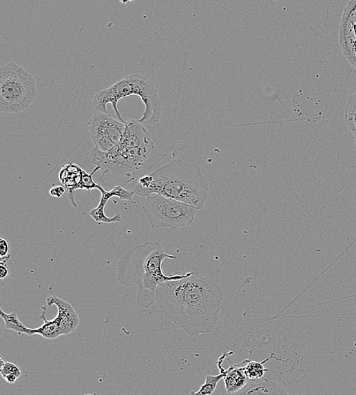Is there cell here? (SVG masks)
I'll return each instance as SVG.
<instances>
[{
	"instance_id": "obj_1",
	"label": "cell",
	"mask_w": 356,
	"mask_h": 395,
	"mask_svg": "<svg viewBox=\"0 0 356 395\" xmlns=\"http://www.w3.org/2000/svg\"><path fill=\"white\" fill-rule=\"evenodd\" d=\"M224 299L220 285L196 272L163 283L156 294L163 313L191 337L214 330Z\"/></svg>"
},
{
	"instance_id": "obj_2",
	"label": "cell",
	"mask_w": 356,
	"mask_h": 395,
	"mask_svg": "<svg viewBox=\"0 0 356 395\" xmlns=\"http://www.w3.org/2000/svg\"><path fill=\"white\" fill-rule=\"evenodd\" d=\"M154 149L150 132L138 121H130L126 123L121 143L108 152L93 148L91 161L102 170L103 188L113 190L134 181Z\"/></svg>"
},
{
	"instance_id": "obj_3",
	"label": "cell",
	"mask_w": 356,
	"mask_h": 395,
	"mask_svg": "<svg viewBox=\"0 0 356 395\" xmlns=\"http://www.w3.org/2000/svg\"><path fill=\"white\" fill-rule=\"evenodd\" d=\"M167 259H176L167 254L159 242H147L136 245L121 259L117 265V278L124 287L138 285L137 303L148 308L156 301L158 286L163 283L188 277L190 272L167 275L162 265Z\"/></svg>"
},
{
	"instance_id": "obj_4",
	"label": "cell",
	"mask_w": 356,
	"mask_h": 395,
	"mask_svg": "<svg viewBox=\"0 0 356 395\" xmlns=\"http://www.w3.org/2000/svg\"><path fill=\"white\" fill-rule=\"evenodd\" d=\"M133 191L145 198L157 194L194 207L199 211L209 198L210 186L199 167L176 159L140 178Z\"/></svg>"
},
{
	"instance_id": "obj_5",
	"label": "cell",
	"mask_w": 356,
	"mask_h": 395,
	"mask_svg": "<svg viewBox=\"0 0 356 395\" xmlns=\"http://www.w3.org/2000/svg\"><path fill=\"white\" fill-rule=\"evenodd\" d=\"M130 95L140 97L145 108L143 117L138 121L143 125H154L160 123L162 114V104L157 87L152 81L140 74H135L118 80L109 88L96 93L93 99L95 110L109 114L107 104H112L118 121L126 124L118 108L120 100Z\"/></svg>"
},
{
	"instance_id": "obj_6",
	"label": "cell",
	"mask_w": 356,
	"mask_h": 395,
	"mask_svg": "<svg viewBox=\"0 0 356 395\" xmlns=\"http://www.w3.org/2000/svg\"><path fill=\"white\" fill-rule=\"evenodd\" d=\"M36 81L23 67L10 63L0 70V111L18 114L38 99Z\"/></svg>"
},
{
	"instance_id": "obj_7",
	"label": "cell",
	"mask_w": 356,
	"mask_h": 395,
	"mask_svg": "<svg viewBox=\"0 0 356 395\" xmlns=\"http://www.w3.org/2000/svg\"><path fill=\"white\" fill-rule=\"evenodd\" d=\"M143 210L152 228L173 230L192 225L198 212L194 207L157 194L147 198Z\"/></svg>"
},
{
	"instance_id": "obj_8",
	"label": "cell",
	"mask_w": 356,
	"mask_h": 395,
	"mask_svg": "<svg viewBox=\"0 0 356 395\" xmlns=\"http://www.w3.org/2000/svg\"><path fill=\"white\" fill-rule=\"evenodd\" d=\"M49 307L55 305L58 310L57 316L52 320L46 317L48 309L41 307L40 318L43 319L42 326L34 329L35 334H39L44 338L54 340L61 335H68L75 332L80 324V318L72 305L56 296L47 298Z\"/></svg>"
},
{
	"instance_id": "obj_9",
	"label": "cell",
	"mask_w": 356,
	"mask_h": 395,
	"mask_svg": "<svg viewBox=\"0 0 356 395\" xmlns=\"http://www.w3.org/2000/svg\"><path fill=\"white\" fill-rule=\"evenodd\" d=\"M87 126L95 148L108 152L121 143L126 124L116 121L110 114L98 112L92 117Z\"/></svg>"
},
{
	"instance_id": "obj_10",
	"label": "cell",
	"mask_w": 356,
	"mask_h": 395,
	"mask_svg": "<svg viewBox=\"0 0 356 395\" xmlns=\"http://www.w3.org/2000/svg\"><path fill=\"white\" fill-rule=\"evenodd\" d=\"M339 43L348 63L356 68V0L347 4L339 27Z\"/></svg>"
},
{
	"instance_id": "obj_11",
	"label": "cell",
	"mask_w": 356,
	"mask_h": 395,
	"mask_svg": "<svg viewBox=\"0 0 356 395\" xmlns=\"http://www.w3.org/2000/svg\"><path fill=\"white\" fill-rule=\"evenodd\" d=\"M98 190L101 193V199L99 205L96 206L90 212L91 217L98 223H114L121 222L123 220L122 215L117 214L114 217L109 218L105 214V207L110 199L118 198L125 201H132L135 195L134 191L127 190L123 186H116L113 190H106L99 184Z\"/></svg>"
},
{
	"instance_id": "obj_12",
	"label": "cell",
	"mask_w": 356,
	"mask_h": 395,
	"mask_svg": "<svg viewBox=\"0 0 356 395\" xmlns=\"http://www.w3.org/2000/svg\"><path fill=\"white\" fill-rule=\"evenodd\" d=\"M83 171V169H81L76 163H70V165L63 166L59 175V181L63 183L65 190H67L71 204L75 207H78L75 194L76 190H80Z\"/></svg>"
},
{
	"instance_id": "obj_13",
	"label": "cell",
	"mask_w": 356,
	"mask_h": 395,
	"mask_svg": "<svg viewBox=\"0 0 356 395\" xmlns=\"http://www.w3.org/2000/svg\"><path fill=\"white\" fill-rule=\"evenodd\" d=\"M241 365V363L232 365L227 370L218 365L221 372L224 374V381L228 393L232 394L240 391L249 381L244 372V366Z\"/></svg>"
},
{
	"instance_id": "obj_14",
	"label": "cell",
	"mask_w": 356,
	"mask_h": 395,
	"mask_svg": "<svg viewBox=\"0 0 356 395\" xmlns=\"http://www.w3.org/2000/svg\"><path fill=\"white\" fill-rule=\"evenodd\" d=\"M238 395H291L280 384L264 380L263 382L251 384L246 390Z\"/></svg>"
},
{
	"instance_id": "obj_15",
	"label": "cell",
	"mask_w": 356,
	"mask_h": 395,
	"mask_svg": "<svg viewBox=\"0 0 356 395\" xmlns=\"http://www.w3.org/2000/svg\"><path fill=\"white\" fill-rule=\"evenodd\" d=\"M0 312H1V317L4 320L6 330L27 334L29 336H33L35 334L34 329H30L20 321L17 312L6 313L2 307L0 308Z\"/></svg>"
},
{
	"instance_id": "obj_16",
	"label": "cell",
	"mask_w": 356,
	"mask_h": 395,
	"mask_svg": "<svg viewBox=\"0 0 356 395\" xmlns=\"http://www.w3.org/2000/svg\"><path fill=\"white\" fill-rule=\"evenodd\" d=\"M345 121L348 129L356 137V92L350 97L347 101Z\"/></svg>"
},
{
	"instance_id": "obj_17",
	"label": "cell",
	"mask_w": 356,
	"mask_h": 395,
	"mask_svg": "<svg viewBox=\"0 0 356 395\" xmlns=\"http://www.w3.org/2000/svg\"><path fill=\"white\" fill-rule=\"evenodd\" d=\"M224 372H220L218 376L209 375L207 376L205 383L202 385L201 389L198 392H190L191 395H211L215 390L218 384L221 379H224Z\"/></svg>"
},
{
	"instance_id": "obj_18",
	"label": "cell",
	"mask_w": 356,
	"mask_h": 395,
	"mask_svg": "<svg viewBox=\"0 0 356 395\" xmlns=\"http://www.w3.org/2000/svg\"><path fill=\"white\" fill-rule=\"evenodd\" d=\"M266 371L263 363L244 361V372L249 380L262 378Z\"/></svg>"
},
{
	"instance_id": "obj_19",
	"label": "cell",
	"mask_w": 356,
	"mask_h": 395,
	"mask_svg": "<svg viewBox=\"0 0 356 395\" xmlns=\"http://www.w3.org/2000/svg\"><path fill=\"white\" fill-rule=\"evenodd\" d=\"M98 170H101L100 168L96 167L92 174H87L86 171L83 170V176H81L80 190H86L88 194H90L92 190H98L99 184L94 182L93 176L96 171Z\"/></svg>"
},
{
	"instance_id": "obj_20",
	"label": "cell",
	"mask_w": 356,
	"mask_h": 395,
	"mask_svg": "<svg viewBox=\"0 0 356 395\" xmlns=\"http://www.w3.org/2000/svg\"><path fill=\"white\" fill-rule=\"evenodd\" d=\"M0 372H1L3 378L10 375L16 376L18 378L21 376L20 367L13 363L4 361L2 356H0Z\"/></svg>"
},
{
	"instance_id": "obj_21",
	"label": "cell",
	"mask_w": 356,
	"mask_h": 395,
	"mask_svg": "<svg viewBox=\"0 0 356 395\" xmlns=\"http://www.w3.org/2000/svg\"><path fill=\"white\" fill-rule=\"evenodd\" d=\"M11 247L8 241L3 237L0 238V256L1 258L10 257Z\"/></svg>"
},
{
	"instance_id": "obj_22",
	"label": "cell",
	"mask_w": 356,
	"mask_h": 395,
	"mask_svg": "<svg viewBox=\"0 0 356 395\" xmlns=\"http://www.w3.org/2000/svg\"><path fill=\"white\" fill-rule=\"evenodd\" d=\"M65 192V188L61 185H56L55 188H53L50 190V196L55 198L62 197Z\"/></svg>"
},
{
	"instance_id": "obj_23",
	"label": "cell",
	"mask_w": 356,
	"mask_h": 395,
	"mask_svg": "<svg viewBox=\"0 0 356 395\" xmlns=\"http://www.w3.org/2000/svg\"><path fill=\"white\" fill-rule=\"evenodd\" d=\"M10 275L8 262H0V278H6Z\"/></svg>"
},
{
	"instance_id": "obj_24",
	"label": "cell",
	"mask_w": 356,
	"mask_h": 395,
	"mask_svg": "<svg viewBox=\"0 0 356 395\" xmlns=\"http://www.w3.org/2000/svg\"><path fill=\"white\" fill-rule=\"evenodd\" d=\"M85 395H96V394H85Z\"/></svg>"
},
{
	"instance_id": "obj_25",
	"label": "cell",
	"mask_w": 356,
	"mask_h": 395,
	"mask_svg": "<svg viewBox=\"0 0 356 395\" xmlns=\"http://www.w3.org/2000/svg\"><path fill=\"white\" fill-rule=\"evenodd\" d=\"M355 147H356V140H355Z\"/></svg>"
},
{
	"instance_id": "obj_26",
	"label": "cell",
	"mask_w": 356,
	"mask_h": 395,
	"mask_svg": "<svg viewBox=\"0 0 356 395\" xmlns=\"http://www.w3.org/2000/svg\"><path fill=\"white\" fill-rule=\"evenodd\" d=\"M355 346H356V345H355Z\"/></svg>"
}]
</instances>
